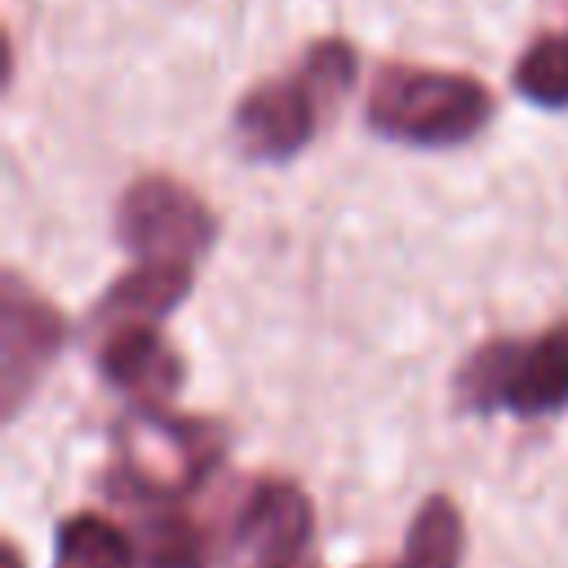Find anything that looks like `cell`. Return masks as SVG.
Instances as JSON below:
<instances>
[{
	"label": "cell",
	"instance_id": "cell-1",
	"mask_svg": "<svg viewBox=\"0 0 568 568\" xmlns=\"http://www.w3.org/2000/svg\"><path fill=\"white\" fill-rule=\"evenodd\" d=\"M355 71H359L355 44H346L342 36L311 40L302 62L288 75L257 80L235 102L231 133H235L240 155L257 164L293 160L315 138L320 120L351 93Z\"/></svg>",
	"mask_w": 568,
	"mask_h": 568
},
{
	"label": "cell",
	"instance_id": "cell-2",
	"mask_svg": "<svg viewBox=\"0 0 568 568\" xmlns=\"http://www.w3.org/2000/svg\"><path fill=\"white\" fill-rule=\"evenodd\" d=\"M222 453L226 430L213 417H191L169 404L129 408L115 422L106 493L129 506H178L222 466Z\"/></svg>",
	"mask_w": 568,
	"mask_h": 568
},
{
	"label": "cell",
	"instance_id": "cell-3",
	"mask_svg": "<svg viewBox=\"0 0 568 568\" xmlns=\"http://www.w3.org/2000/svg\"><path fill=\"white\" fill-rule=\"evenodd\" d=\"M497 115L493 89L470 71L417 67V62H386L373 75L364 98V120L377 138L404 146H462L488 129Z\"/></svg>",
	"mask_w": 568,
	"mask_h": 568
},
{
	"label": "cell",
	"instance_id": "cell-4",
	"mask_svg": "<svg viewBox=\"0 0 568 568\" xmlns=\"http://www.w3.org/2000/svg\"><path fill=\"white\" fill-rule=\"evenodd\" d=\"M466 413L550 417L568 408V320L532 337H488L453 373Z\"/></svg>",
	"mask_w": 568,
	"mask_h": 568
},
{
	"label": "cell",
	"instance_id": "cell-5",
	"mask_svg": "<svg viewBox=\"0 0 568 568\" xmlns=\"http://www.w3.org/2000/svg\"><path fill=\"white\" fill-rule=\"evenodd\" d=\"M213 240V209L169 173H142L115 200V244L138 262H195Z\"/></svg>",
	"mask_w": 568,
	"mask_h": 568
},
{
	"label": "cell",
	"instance_id": "cell-6",
	"mask_svg": "<svg viewBox=\"0 0 568 568\" xmlns=\"http://www.w3.org/2000/svg\"><path fill=\"white\" fill-rule=\"evenodd\" d=\"M67 342V320L62 311L36 293L18 271H4L0 284V408L13 417L44 368L58 359Z\"/></svg>",
	"mask_w": 568,
	"mask_h": 568
},
{
	"label": "cell",
	"instance_id": "cell-7",
	"mask_svg": "<svg viewBox=\"0 0 568 568\" xmlns=\"http://www.w3.org/2000/svg\"><path fill=\"white\" fill-rule=\"evenodd\" d=\"M98 373L129 408L169 404L182 386V355L160 337L155 324H111L98 328Z\"/></svg>",
	"mask_w": 568,
	"mask_h": 568
},
{
	"label": "cell",
	"instance_id": "cell-8",
	"mask_svg": "<svg viewBox=\"0 0 568 568\" xmlns=\"http://www.w3.org/2000/svg\"><path fill=\"white\" fill-rule=\"evenodd\" d=\"M231 537L244 555H253V564L306 555L315 541V506L302 484L266 475L244 493Z\"/></svg>",
	"mask_w": 568,
	"mask_h": 568
},
{
	"label": "cell",
	"instance_id": "cell-9",
	"mask_svg": "<svg viewBox=\"0 0 568 568\" xmlns=\"http://www.w3.org/2000/svg\"><path fill=\"white\" fill-rule=\"evenodd\" d=\"M191 284H195V262H138L98 297L89 328L98 333L111 324H155L182 306Z\"/></svg>",
	"mask_w": 568,
	"mask_h": 568
},
{
	"label": "cell",
	"instance_id": "cell-10",
	"mask_svg": "<svg viewBox=\"0 0 568 568\" xmlns=\"http://www.w3.org/2000/svg\"><path fill=\"white\" fill-rule=\"evenodd\" d=\"M53 568H138V541L98 510H75L53 528Z\"/></svg>",
	"mask_w": 568,
	"mask_h": 568
},
{
	"label": "cell",
	"instance_id": "cell-11",
	"mask_svg": "<svg viewBox=\"0 0 568 568\" xmlns=\"http://www.w3.org/2000/svg\"><path fill=\"white\" fill-rule=\"evenodd\" d=\"M138 568H209V532L173 506H138Z\"/></svg>",
	"mask_w": 568,
	"mask_h": 568
},
{
	"label": "cell",
	"instance_id": "cell-12",
	"mask_svg": "<svg viewBox=\"0 0 568 568\" xmlns=\"http://www.w3.org/2000/svg\"><path fill=\"white\" fill-rule=\"evenodd\" d=\"M462 546H466V528L457 501L448 493H430L408 524L399 559L368 568H462Z\"/></svg>",
	"mask_w": 568,
	"mask_h": 568
},
{
	"label": "cell",
	"instance_id": "cell-13",
	"mask_svg": "<svg viewBox=\"0 0 568 568\" xmlns=\"http://www.w3.org/2000/svg\"><path fill=\"white\" fill-rule=\"evenodd\" d=\"M515 89L532 106L564 111L568 106V36L564 31H541L528 40V49L515 62Z\"/></svg>",
	"mask_w": 568,
	"mask_h": 568
},
{
	"label": "cell",
	"instance_id": "cell-14",
	"mask_svg": "<svg viewBox=\"0 0 568 568\" xmlns=\"http://www.w3.org/2000/svg\"><path fill=\"white\" fill-rule=\"evenodd\" d=\"M253 568H320L315 559H311V550L306 555H293V559H271V564H253Z\"/></svg>",
	"mask_w": 568,
	"mask_h": 568
},
{
	"label": "cell",
	"instance_id": "cell-15",
	"mask_svg": "<svg viewBox=\"0 0 568 568\" xmlns=\"http://www.w3.org/2000/svg\"><path fill=\"white\" fill-rule=\"evenodd\" d=\"M0 555H4V568H22V550H18L13 541H4V550H0Z\"/></svg>",
	"mask_w": 568,
	"mask_h": 568
}]
</instances>
